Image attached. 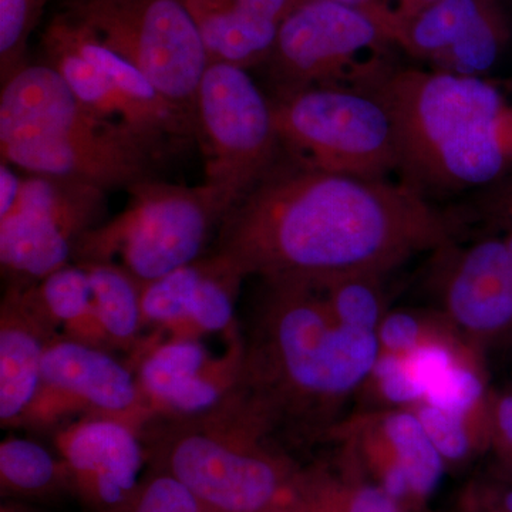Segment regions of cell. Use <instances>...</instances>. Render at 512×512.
I'll list each match as a JSON object with an SVG mask.
<instances>
[{
    "instance_id": "6da1fadb",
    "label": "cell",
    "mask_w": 512,
    "mask_h": 512,
    "mask_svg": "<svg viewBox=\"0 0 512 512\" xmlns=\"http://www.w3.org/2000/svg\"><path fill=\"white\" fill-rule=\"evenodd\" d=\"M461 218L400 181L323 173L282 154L222 218L215 255L244 278L384 276L456 239Z\"/></svg>"
},
{
    "instance_id": "7a4b0ae2",
    "label": "cell",
    "mask_w": 512,
    "mask_h": 512,
    "mask_svg": "<svg viewBox=\"0 0 512 512\" xmlns=\"http://www.w3.org/2000/svg\"><path fill=\"white\" fill-rule=\"evenodd\" d=\"M365 92L389 111L397 180L434 204L512 175V80L389 69Z\"/></svg>"
},
{
    "instance_id": "3957f363",
    "label": "cell",
    "mask_w": 512,
    "mask_h": 512,
    "mask_svg": "<svg viewBox=\"0 0 512 512\" xmlns=\"http://www.w3.org/2000/svg\"><path fill=\"white\" fill-rule=\"evenodd\" d=\"M254 352L242 370L272 413L279 404L328 410L369 380L379 357L377 333L342 325L312 279H265Z\"/></svg>"
},
{
    "instance_id": "277c9868",
    "label": "cell",
    "mask_w": 512,
    "mask_h": 512,
    "mask_svg": "<svg viewBox=\"0 0 512 512\" xmlns=\"http://www.w3.org/2000/svg\"><path fill=\"white\" fill-rule=\"evenodd\" d=\"M2 84V163L106 191L151 178L158 158L127 128L87 109L49 64H25Z\"/></svg>"
},
{
    "instance_id": "5b68a950",
    "label": "cell",
    "mask_w": 512,
    "mask_h": 512,
    "mask_svg": "<svg viewBox=\"0 0 512 512\" xmlns=\"http://www.w3.org/2000/svg\"><path fill=\"white\" fill-rule=\"evenodd\" d=\"M127 191L126 208L84 232L74 255L117 266L138 285L197 261L212 225L225 215L217 192L205 183L185 187L146 178Z\"/></svg>"
},
{
    "instance_id": "8992f818",
    "label": "cell",
    "mask_w": 512,
    "mask_h": 512,
    "mask_svg": "<svg viewBox=\"0 0 512 512\" xmlns=\"http://www.w3.org/2000/svg\"><path fill=\"white\" fill-rule=\"evenodd\" d=\"M269 101L286 157L323 173L362 180H390L396 174L392 119L372 93L313 87Z\"/></svg>"
},
{
    "instance_id": "52a82bcc",
    "label": "cell",
    "mask_w": 512,
    "mask_h": 512,
    "mask_svg": "<svg viewBox=\"0 0 512 512\" xmlns=\"http://www.w3.org/2000/svg\"><path fill=\"white\" fill-rule=\"evenodd\" d=\"M195 126L207 161L205 184L227 215L284 154L271 101L244 67L210 63L195 94Z\"/></svg>"
},
{
    "instance_id": "ba28073f",
    "label": "cell",
    "mask_w": 512,
    "mask_h": 512,
    "mask_svg": "<svg viewBox=\"0 0 512 512\" xmlns=\"http://www.w3.org/2000/svg\"><path fill=\"white\" fill-rule=\"evenodd\" d=\"M80 16L100 42L195 120V94L210 60L185 0H83Z\"/></svg>"
},
{
    "instance_id": "9c48e42d",
    "label": "cell",
    "mask_w": 512,
    "mask_h": 512,
    "mask_svg": "<svg viewBox=\"0 0 512 512\" xmlns=\"http://www.w3.org/2000/svg\"><path fill=\"white\" fill-rule=\"evenodd\" d=\"M379 33L372 16L332 0H309L289 9L268 55L272 97L313 87L365 89L389 69L360 59L375 50Z\"/></svg>"
},
{
    "instance_id": "30bf717a",
    "label": "cell",
    "mask_w": 512,
    "mask_h": 512,
    "mask_svg": "<svg viewBox=\"0 0 512 512\" xmlns=\"http://www.w3.org/2000/svg\"><path fill=\"white\" fill-rule=\"evenodd\" d=\"M248 424L204 426L187 431L170 450L171 476L183 483L204 510L265 512L284 484L278 460L265 453L254 437L256 421Z\"/></svg>"
},
{
    "instance_id": "8fae6325",
    "label": "cell",
    "mask_w": 512,
    "mask_h": 512,
    "mask_svg": "<svg viewBox=\"0 0 512 512\" xmlns=\"http://www.w3.org/2000/svg\"><path fill=\"white\" fill-rule=\"evenodd\" d=\"M104 202L106 191L96 185L49 175L23 178L18 204L0 217L3 269L40 281L69 265Z\"/></svg>"
},
{
    "instance_id": "7c38bea8",
    "label": "cell",
    "mask_w": 512,
    "mask_h": 512,
    "mask_svg": "<svg viewBox=\"0 0 512 512\" xmlns=\"http://www.w3.org/2000/svg\"><path fill=\"white\" fill-rule=\"evenodd\" d=\"M431 285L443 316L477 348L512 335V256L504 238L456 239L433 251Z\"/></svg>"
},
{
    "instance_id": "4fadbf2b",
    "label": "cell",
    "mask_w": 512,
    "mask_h": 512,
    "mask_svg": "<svg viewBox=\"0 0 512 512\" xmlns=\"http://www.w3.org/2000/svg\"><path fill=\"white\" fill-rule=\"evenodd\" d=\"M141 400L137 380L116 359L87 343L60 340L47 345L42 383L28 414L47 420L86 407L123 420L140 409Z\"/></svg>"
},
{
    "instance_id": "5bb4252c",
    "label": "cell",
    "mask_w": 512,
    "mask_h": 512,
    "mask_svg": "<svg viewBox=\"0 0 512 512\" xmlns=\"http://www.w3.org/2000/svg\"><path fill=\"white\" fill-rule=\"evenodd\" d=\"M353 433L376 483L394 500L406 501L412 494L417 511L436 493L446 461L416 413L393 410L379 414L359 421Z\"/></svg>"
},
{
    "instance_id": "9a60e30c",
    "label": "cell",
    "mask_w": 512,
    "mask_h": 512,
    "mask_svg": "<svg viewBox=\"0 0 512 512\" xmlns=\"http://www.w3.org/2000/svg\"><path fill=\"white\" fill-rule=\"evenodd\" d=\"M241 372V360L222 365L197 339L175 338L144 356L137 382L157 409L195 416L218 409Z\"/></svg>"
},
{
    "instance_id": "2e32d148",
    "label": "cell",
    "mask_w": 512,
    "mask_h": 512,
    "mask_svg": "<svg viewBox=\"0 0 512 512\" xmlns=\"http://www.w3.org/2000/svg\"><path fill=\"white\" fill-rule=\"evenodd\" d=\"M57 446L84 493L99 504L126 500L137 484L143 450L123 420L82 421L60 433Z\"/></svg>"
},
{
    "instance_id": "e0dca14e",
    "label": "cell",
    "mask_w": 512,
    "mask_h": 512,
    "mask_svg": "<svg viewBox=\"0 0 512 512\" xmlns=\"http://www.w3.org/2000/svg\"><path fill=\"white\" fill-rule=\"evenodd\" d=\"M409 37L434 69L464 76H485L500 55V37L478 0L433 3L414 20Z\"/></svg>"
},
{
    "instance_id": "ac0fdd59",
    "label": "cell",
    "mask_w": 512,
    "mask_h": 512,
    "mask_svg": "<svg viewBox=\"0 0 512 512\" xmlns=\"http://www.w3.org/2000/svg\"><path fill=\"white\" fill-rule=\"evenodd\" d=\"M45 315L28 289L9 293L0 326V419H22L35 402L42 383Z\"/></svg>"
},
{
    "instance_id": "d6986e66",
    "label": "cell",
    "mask_w": 512,
    "mask_h": 512,
    "mask_svg": "<svg viewBox=\"0 0 512 512\" xmlns=\"http://www.w3.org/2000/svg\"><path fill=\"white\" fill-rule=\"evenodd\" d=\"M46 50L47 64L62 76L87 109L101 119L127 128L154 156L164 157L167 151L147 121L97 64L80 55L52 28L47 32Z\"/></svg>"
},
{
    "instance_id": "ffe728a7",
    "label": "cell",
    "mask_w": 512,
    "mask_h": 512,
    "mask_svg": "<svg viewBox=\"0 0 512 512\" xmlns=\"http://www.w3.org/2000/svg\"><path fill=\"white\" fill-rule=\"evenodd\" d=\"M197 20L210 63L244 67L265 59L279 25L234 0H185Z\"/></svg>"
},
{
    "instance_id": "44dd1931",
    "label": "cell",
    "mask_w": 512,
    "mask_h": 512,
    "mask_svg": "<svg viewBox=\"0 0 512 512\" xmlns=\"http://www.w3.org/2000/svg\"><path fill=\"white\" fill-rule=\"evenodd\" d=\"M40 281L28 291L46 319L79 333L87 345L89 340L104 339L94 312L93 286L86 265H66Z\"/></svg>"
},
{
    "instance_id": "7402d4cb",
    "label": "cell",
    "mask_w": 512,
    "mask_h": 512,
    "mask_svg": "<svg viewBox=\"0 0 512 512\" xmlns=\"http://www.w3.org/2000/svg\"><path fill=\"white\" fill-rule=\"evenodd\" d=\"M89 271L94 312L104 338L130 342L143 322L140 286L123 269L99 262H82Z\"/></svg>"
},
{
    "instance_id": "603a6c76",
    "label": "cell",
    "mask_w": 512,
    "mask_h": 512,
    "mask_svg": "<svg viewBox=\"0 0 512 512\" xmlns=\"http://www.w3.org/2000/svg\"><path fill=\"white\" fill-rule=\"evenodd\" d=\"M382 278L380 275L359 274L312 281L319 286L330 312L342 325L377 332L386 315Z\"/></svg>"
},
{
    "instance_id": "cb8c5ba5",
    "label": "cell",
    "mask_w": 512,
    "mask_h": 512,
    "mask_svg": "<svg viewBox=\"0 0 512 512\" xmlns=\"http://www.w3.org/2000/svg\"><path fill=\"white\" fill-rule=\"evenodd\" d=\"M296 512H410L379 484L333 477L308 485Z\"/></svg>"
},
{
    "instance_id": "d4e9b609",
    "label": "cell",
    "mask_w": 512,
    "mask_h": 512,
    "mask_svg": "<svg viewBox=\"0 0 512 512\" xmlns=\"http://www.w3.org/2000/svg\"><path fill=\"white\" fill-rule=\"evenodd\" d=\"M427 436L446 463H461L477 448L490 446V427L421 402L413 406Z\"/></svg>"
},
{
    "instance_id": "484cf974",
    "label": "cell",
    "mask_w": 512,
    "mask_h": 512,
    "mask_svg": "<svg viewBox=\"0 0 512 512\" xmlns=\"http://www.w3.org/2000/svg\"><path fill=\"white\" fill-rule=\"evenodd\" d=\"M56 463L45 447L26 439H9L0 444V474L10 487L39 491L52 484Z\"/></svg>"
},
{
    "instance_id": "4316f807",
    "label": "cell",
    "mask_w": 512,
    "mask_h": 512,
    "mask_svg": "<svg viewBox=\"0 0 512 512\" xmlns=\"http://www.w3.org/2000/svg\"><path fill=\"white\" fill-rule=\"evenodd\" d=\"M42 0H0V77L6 82L25 66L26 39Z\"/></svg>"
},
{
    "instance_id": "83f0119b",
    "label": "cell",
    "mask_w": 512,
    "mask_h": 512,
    "mask_svg": "<svg viewBox=\"0 0 512 512\" xmlns=\"http://www.w3.org/2000/svg\"><path fill=\"white\" fill-rule=\"evenodd\" d=\"M369 380L375 383L383 402L393 406H416L424 402V389L407 365L406 357L380 352Z\"/></svg>"
},
{
    "instance_id": "f1b7e54d",
    "label": "cell",
    "mask_w": 512,
    "mask_h": 512,
    "mask_svg": "<svg viewBox=\"0 0 512 512\" xmlns=\"http://www.w3.org/2000/svg\"><path fill=\"white\" fill-rule=\"evenodd\" d=\"M420 318L407 311L386 312L376 332L380 349L400 356L412 353L433 326Z\"/></svg>"
},
{
    "instance_id": "f546056e",
    "label": "cell",
    "mask_w": 512,
    "mask_h": 512,
    "mask_svg": "<svg viewBox=\"0 0 512 512\" xmlns=\"http://www.w3.org/2000/svg\"><path fill=\"white\" fill-rule=\"evenodd\" d=\"M456 210L463 221L478 218L494 227L512 225V175L501 183L470 195Z\"/></svg>"
},
{
    "instance_id": "4dcf8cb0",
    "label": "cell",
    "mask_w": 512,
    "mask_h": 512,
    "mask_svg": "<svg viewBox=\"0 0 512 512\" xmlns=\"http://www.w3.org/2000/svg\"><path fill=\"white\" fill-rule=\"evenodd\" d=\"M131 512H204V507L170 474L150 481Z\"/></svg>"
},
{
    "instance_id": "1f68e13d",
    "label": "cell",
    "mask_w": 512,
    "mask_h": 512,
    "mask_svg": "<svg viewBox=\"0 0 512 512\" xmlns=\"http://www.w3.org/2000/svg\"><path fill=\"white\" fill-rule=\"evenodd\" d=\"M490 446L512 470V389L491 394Z\"/></svg>"
},
{
    "instance_id": "d6a6232c",
    "label": "cell",
    "mask_w": 512,
    "mask_h": 512,
    "mask_svg": "<svg viewBox=\"0 0 512 512\" xmlns=\"http://www.w3.org/2000/svg\"><path fill=\"white\" fill-rule=\"evenodd\" d=\"M467 508L477 512H512V487H481L471 493Z\"/></svg>"
},
{
    "instance_id": "836d02e7",
    "label": "cell",
    "mask_w": 512,
    "mask_h": 512,
    "mask_svg": "<svg viewBox=\"0 0 512 512\" xmlns=\"http://www.w3.org/2000/svg\"><path fill=\"white\" fill-rule=\"evenodd\" d=\"M12 168V165L6 163L0 165V217L8 214L18 204L22 192L23 178Z\"/></svg>"
},
{
    "instance_id": "e575fe53",
    "label": "cell",
    "mask_w": 512,
    "mask_h": 512,
    "mask_svg": "<svg viewBox=\"0 0 512 512\" xmlns=\"http://www.w3.org/2000/svg\"><path fill=\"white\" fill-rule=\"evenodd\" d=\"M332 2L342 3V5L350 6V8L359 9L362 10V12H365L363 8H365L370 0H332ZM367 15H369V13H367Z\"/></svg>"
},
{
    "instance_id": "d590c367",
    "label": "cell",
    "mask_w": 512,
    "mask_h": 512,
    "mask_svg": "<svg viewBox=\"0 0 512 512\" xmlns=\"http://www.w3.org/2000/svg\"><path fill=\"white\" fill-rule=\"evenodd\" d=\"M504 241L507 244L508 249H510V254L512 256V225H508V227L504 228Z\"/></svg>"
},
{
    "instance_id": "8d00e7d4",
    "label": "cell",
    "mask_w": 512,
    "mask_h": 512,
    "mask_svg": "<svg viewBox=\"0 0 512 512\" xmlns=\"http://www.w3.org/2000/svg\"><path fill=\"white\" fill-rule=\"evenodd\" d=\"M419 2L427 3V5H433V3L439 2V0H419Z\"/></svg>"
},
{
    "instance_id": "74e56055",
    "label": "cell",
    "mask_w": 512,
    "mask_h": 512,
    "mask_svg": "<svg viewBox=\"0 0 512 512\" xmlns=\"http://www.w3.org/2000/svg\"><path fill=\"white\" fill-rule=\"evenodd\" d=\"M505 343H507V345H510L512 348V335L510 336V339H508L507 342Z\"/></svg>"
},
{
    "instance_id": "f35d334b",
    "label": "cell",
    "mask_w": 512,
    "mask_h": 512,
    "mask_svg": "<svg viewBox=\"0 0 512 512\" xmlns=\"http://www.w3.org/2000/svg\"><path fill=\"white\" fill-rule=\"evenodd\" d=\"M466 512H477V511L471 510V508H467Z\"/></svg>"
}]
</instances>
